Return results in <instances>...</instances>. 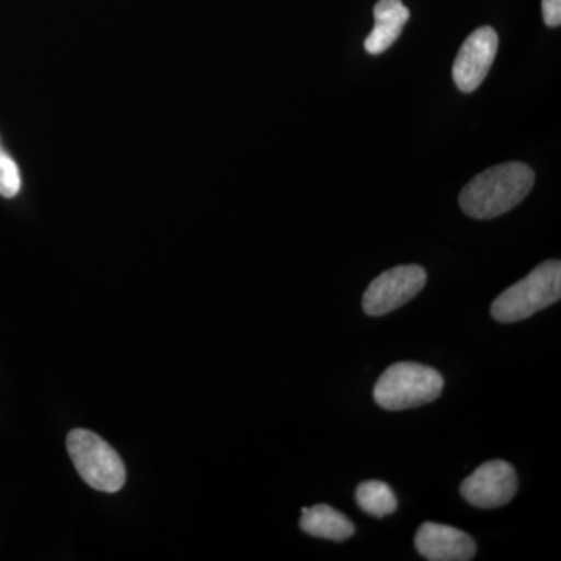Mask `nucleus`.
I'll return each mask as SVG.
<instances>
[{"mask_svg": "<svg viewBox=\"0 0 561 561\" xmlns=\"http://www.w3.org/2000/svg\"><path fill=\"white\" fill-rule=\"evenodd\" d=\"M535 172L524 162H505L479 173L460 192V208L471 219H496L529 195Z\"/></svg>", "mask_w": 561, "mask_h": 561, "instance_id": "obj_1", "label": "nucleus"}, {"mask_svg": "<svg viewBox=\"0 0 561 561\" xmlns=\"http://www.w3.org/2000/svg\"><path fill=\"white\" fill-rule=\"evenodd\" d=\"M561 298V262L546 261L513 284L491 305V316L500 323L529 319Z\"/></svg>", "mask_w": 561, "mask_h": 561, "instance_id": "obj_2", "label": "nucleus"}, {"mask_svg": "<svg viewBox=\"0 0 561 561\" xmlns=\"http://www.w3.org/2000/svg\"><path fill=\"white\" fill-rule=\"evenodd\" d=\"M445 381L440 373L415 362H400L382 373L373 398L386 411H408L440 397Z\"/></svg>", "mask_w": 561, "mask_h": 561, "instance_id": "obj_3", "label": "nucleus"}, {"mask_svg": "<svg viewBox=\"0 0 561 561\" xmlns=\"http://www.w3.org/2000/svg\"><path fill=\"white\" fill-rule=\"evenodd\" d=\"M68 451L77 472L92 489L116 493L124 486L127 479L124 461L95 432L70 431Z\"/></svg>", "mask_w": 561, "mask_h": 561, "instance_id": "obj_4", "label": "nucleus"}, {"mask_svg": "<svg viewBox=\"0 0 561 561\" xmlns=\"http://www.w3.org/2000/svg\"><path fill=\"white\" fill-rule=\"evenodd\" d=\"M427 273L421 265H398L371 280L362 298L364 312L382 317L413 300L426 286Z\"/></svg>", "mask_w": 561, "mask_h": 561, "instance_id": "obj_5", "label": "nucleus"}, {"mask_svg": "<svg viewBox=\"0 0 561 561\" xmlns=\"http://www.w3.org/2000/svg\"><path fill=\"white\" fill-rule=\"evenodd\" d=\"M518 491L515 468L505 460L481 465L460 485L463 500L478 508H500L507 505Z\"/></svg>", "mask_w": 561, "mask_h": 561, "instance_id": "obj_6", "label": "nucleus"}, {"mask_svg": "<svg viewBox=\"0 0 561 561\" xmlns=\"http://www.w3.org/2000/svg\"><path fill=\"white\" fill-rule=\"evenodd\" d=\"M500 38L490 25L476 28L461 44L453 66V79L461 92H474L489 76Z\"/></svg>", "mask_w": 561, "mask_h": 561, "instance_id": "obj_7", "label": "nucleus"}, {"mask_svg": "<svg viewBox=\"0 0 561 561\" xmlns=\"http://www.w3.org/2000/svg\"><path fill=\"white\" fill-rule=\"evenodd\" d=\"M415 548L431 561H470L478 546L470 535L445 524L424 523L416 530Z\"/></svg>", "mask_w": 561, "mask_h": 561, "instance_id": "obj_8", "label": "nucleus"}, {"mask_svg": "<svg viewBox=\"0 0 561 561\" xmlns=\"http://www.w3.org/2000/svg\"><path fill=\"white\" fill-rule=\"evenodd\" d=\"M375 27L365 38V50L370 55H379L393 46L400 38L402 28L411 18V11L402 0H379L375 5Z\"/></svg>", "mask_w": 561, "mask_h": 561, "instance_id": "obj_9", "label": "nucleus"}, {"mask_svg": "<svg viewBox=\"0 0 561 561\" xmlns=\"http://www.w3.org/2000/svg\"><path fill=\"white\" fill-rule=\"evenodd\" d=\"M300 527L305 534L323 540L345 541L353 537L354 524L343 513L331 505L317 504L313 507L301 508Z\"/></svg>", "mask_w": 561, "mask_h": 561, "instance_id": "obj_10", "label": "nucleus"}, {"mask_svg": "<svg viewBox=\"0 0 561 561\" xmlns=\"http://www.w3.org/2000/svg\"><path fill=\"white\" fill-rule=\"evenodd\" d=\"M356 501L362 511L375 518H386L398 507L393 490L382 481L362 482L356 490Z\"/></svg>", "mask_w": 561, "mask_h": 561, "instance_id": "obj_11", "label": "nucleus"}, {"mask_svg": "<svg viewBox=\"0 0 561 561\" xmlns=\"http://www.w3.org/2000/svg\"><path fill=\"white\" fill-rule=\"evenodd\" d=\"M20 191V169L9 153L0 150V195L7 198L16 197Z\"/></svg>", "mask_w": 561, "mask_h": 561, "instance_id": "obj_12", "label": "nucleus"}, {"mask_svg": "<svg viewBox=\"0 0 561 561\" xmlns=\"http://www.w3.org/2000/svg\"><path fill=\"white\" fill-rule=\"evenodd\" d=\"M541 10L548 27H560L561 0H541Z\"/></svg>", "mask_w": 561, "mask_h": 561, "instance_id": "obj_13", "label": "nucleus"}]
</instances>
